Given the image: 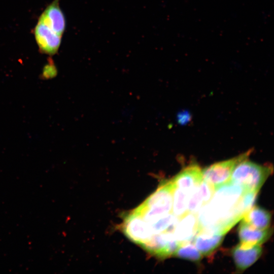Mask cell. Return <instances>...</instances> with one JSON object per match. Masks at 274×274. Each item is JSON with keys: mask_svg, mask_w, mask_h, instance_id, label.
<instances>
[{"mask_svg": "<svg viewBox=\"0 0 274 274\" xmlns=\"http://www.w3.org/2000/svg\"><path fill=\"white\" fill-rule=\"evenodd\" d=\"M175 186L172 180L163 182L134 211L146 222L172 213L173 192Z\"/></svg>", "mask_w": 274, "mask_h": 274, "instance_id": "1", "label": "cell"}, {"mask_svg": "<svg viewBox=\"0 0 274 274\" xmlns=\"http://www.w3.org/2000/svg\"><path fill=\"white\" fill-rule=\"evenodd\" d=\"M272 172V165L257 164L247 158L235 166L229 181L241 186L244 191L259 192Z\"/></svg>", "mask_w": 274, "mask_h": 274, "instance_id": "2", "label": "cell"}, {"mask_svg": "<svg viewBox=\"0 0 274 274\" xmlns=\"http://www.w3.org/2000/svg\"><path fill=\"white\" fill-rule=\"evenodd\" d=\"M252 149L228 160L214 163L202 169V180L212 185L215 189L229 181L232 171L236 164L249 158Z\"/></svg>", "mask_w": 274, "mask_h": 274, "instance_id": "3", "label": "cell"}, {"mask_svg": "<svg viewBox=\"0 0 274 274\" xmlns=\"http://www.w3.org/2000/svg\"><path fill=\"white\" fill-rule=\"evenodd\" d=\"M122 230L128 238L142 247L152 235L146 222L133 210L124 219Z\"/></svg>", "mask_w": 274, "mask_h": 274, "instance_id": "4", "label": "cell"}, {"mask_svg": "<svg viewBox=\"0 0 274 274\" xmlns=\"http://www.w3.org/2000/svg\"><path fill=\"white\" fill-rule=\"evenodd\" d=\"M180 245L173 232H164L153 235L143 247L150 253L165 258L174 256Z\"/></svg>", "mask_w": 274, "mask_h": 274, "instance_id": "5", "label": "cell"}, {"mask_svg": "<svg viewBox=\"0 0 274 274\" xmlns=\"http://www.w3.org/2000/svg\"><path fill=\"white\" fill-rule=\"evenodd\" d=\"M40 52L49 55L56 54L60 47L62 37L38 21L33 29Z\"/></svg>", "mask_w": 274, "mask_h": 274, "instance_id": "6", "label": "cell"}, {"mask_svg": "<svg viewBox=\"0 0 274 274\" xmlns=\"http://www.w3.org/2000/svg\"><path fill=\"white\" fill-rule=\"evenodd\" d=\"M171 180L175 188L190 194L202 181V169L198 164L193 163Z\"/></svg>", "mask_w": 274, "mask_h": 274, "instance_id": "7", "label": "cell"}, {"mask_svg": "<svg viewBox=\"0 0 274 274\" xmlns=\"http://www.w3.org/2000/svg\"><path fill=\"white\" fill-rule=\"evenodd\" d=\"M38 22L43 23L54 32L62 36L65 29L66 21L59 6V0H53L39 17Z\"/></svg>", "mask_w": 274, "mask_h": 274, "instance_id": "8", "label": "cell"}, {"mask_svg": "<svg viewBox=\"0 0 274 274\" xmlns=\"http://www.w3.org/2000/svg\"><path fill=\"white\" fill-rule=\"evenodd\" d=\"M261 245L244 246L241 244L232 251L233 261L237 270L243 271L254 264L262 254Z\"/></svg>", "mask_w": 274, "mask_h": 274, "instance_id": "9", "label": "cell"}, {"mask_svg": "<svg viewBox=\"0 0 274 274\" xmlns=\"http://www.w3.org/2000/svg\"><path fill=\"white\" fill-rule=\"evenodd\" d=\"M237 231L240 244L250 247L261 245L265 243L271 235L272 229L269 227L265 229H257L242 221Z\"/></svg>", "mask_w": 274, "mask_h": 274, "instance_id": "10", "label": "cell"}, {"mask_svg": "<svg viewBox=\"0 0 274 274\" xmlns=\"http://www.w3.org/2000/svg\"><path fill=\"white\" fill-rule=\"evenodd\" d=\"M197 215L188 213L179 219L173 233L180 244L190 242L198 232Z\"/></svg>", "mask_w": 274, "mask_h": 274, "instance_id": "11", "label": "cell"}, {"mask_svg": "<svg viewBox=\"0 0 274 274\" xmlns=\"http://www.w3.org/2000/svg\"><path fill=\"white\" fill-rule=\"evenodd\" d=\"M215 188L203 181L189 194L187 206V213L197 214L199 210L211 199Z\"/></svg>", "mask_w": 274, "mask_h": 274, "instance_id": "12", "label": "cell"}, {"mask_svg": "<svg viewBox=\"0 0 274 274\" xmlns=\"http://www.w3.org/2000/svg\"><path fill=\"white\" fill-rule=\"evenodd\" d=\"M223 234L200 231L193 237L194 245L202 255L208 256L213 253L223 241Z\"/></svg>", "mask_w": 274, "mask_h": 274, "instance_id": "13", "label": "cell"}, {"mask_svg": "<svg viewBox=\"0 0 274 274\" xmlns=\"http://www.w3.org/2000/svg\"><path fill=\"white\" fill-rule=\"evenodd\" d=\"M270 220V212L257 206L252 207L242 218V221L259 229L269 228Z\"/></svg>", "mask_w": 274, "mask_h": 274, "instance_id": "14", "label": "cell"}, {"mask_svg": "<svg viewBox=\"0 0 274 274\" xmlns=\"http://www.w3.org/2000/svg\"><path fill=\"white\" fill-rule=\"evenodd\" d=\"M189 195L187 193L175 187L172 213L179 219L187 213Z\"/></svg>", "mask_w": 274, "mask_h": 274, "instance_id": "15", "label": "cell"}, {"mask_svg": "<svg viewBox=\"0 0 274 274\" xmlns=\"http://www.w3.org/2000/svg\"><path fill=\"white\" fill-rule=\"evenodd\" d=\"M174 256L195 262H199L202 258V254L191 242L181 244Z\"/></svg>", "mask_w": 274, "mask_h": 274, "instance_id": "16", "label": "cell"}, {"mask_svg": "<svg viewBox=\"0 0 274 274\" xmlns=\"http://www.w3.org/2000/svg\"><path fill=\"white\" fill-rule=\"evenodd\" d=\"M57 74V68L54 62L50 60L48 64L44 66L40 78L42 80L51 79L55 77Z\"/></svg>", "mask_w": 274, "mask_h": 274, "instance_id": "17", "label": "cell"}]
</instances>
